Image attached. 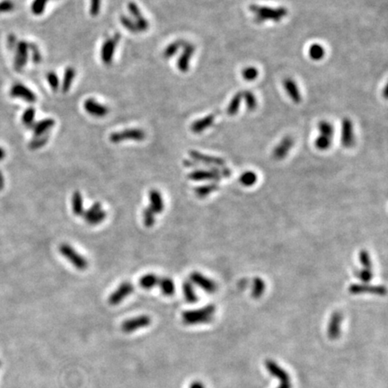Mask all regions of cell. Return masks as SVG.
<instances>
[{
  "instance_id": "obj_42",
  "label": "cell",
  "mask_w": 388,
  "mask_h": 388,
  "mask_svg": "<svg viewBox=\"0 0 388 388\" xmlns=\"http://www.w3.org/2000/svg\"><path fill=\"white\" fill-rule=\"evenodd\" d=\"M355 275L358 277V279H361L363 283H370V281L374 277L373 270L370 269H361L355 271Z\"/></svg>"
},
{
  "instance_id": "obj_2",
  "label": "cell",
  "mask_w": 388,
  "mask_h": 388,
  "mask_svg": "<svg viewBox=\"0 0 388 388\" xmlns=\"http://www.w3.org/2000/svg\"><path fill=\"white\" fill-rule=\"evenodd\" d=\"M217 308L213 304L193 309L184 311L182 315L183 324L186 325H198L209 324L214 319Z\"/></svg>"
},
{
  "instance_id": "obj_52",
  "label": "cell",
  "mask_w": 388,
  "mask_h": 388,
  "mask_svg": "<svg viewBox=\"0 0 388 388\" xmlns=\"http://www.w3.org/2000/svg\"><path fill=\"white\" fill-rule=\"evenodd\" d=\"M277 388H292V383H291V379H288V380H282V381H279V387Z\"/></svg>"
},
{
  "instance_id": "obj_6",
  "label": "cell",
  "mask_w": 388,
  "mask_h": 388,
  "mask_svg": "<svg viewBox=\"0 0 388 388\" xmlns=\"http://www.w3.org/2000/svg\"><path fill=\"white\" fill-rule=\"evenodd\" d=\"M146 132L141 129H126L122 131L112 133L110 135V141L115 144L125 140L143 141L146 138Z\"/></svg>"
},
{
  "instance_id": "obj_12",
  "label": "cell",
  "mask_w": 388,
  "mask_h": 388,
  "mask_svg": "<svg viewBox=\"0 0 388 388\" xmlns=\"http://www.w3.org/2000/svg\"><path fill=\"white\" fill-rule=\"evenodd\" d=\"M343 315L341 312H334L331 315L327 325V335L330 340H338L342 334V324Z\"/></svg>"
},
{
  "instance_id": "obj_9",
  "label": "cell",
  "mask_w": 388,
  "mask_h": 388,
  "mask_svg": "<svg viewBox=\"0 0 388 388\" xmlns=\"http://www.w3.org/2000/svg\"><path fill=\"white\" fill-rule=\"evenodd\" d=\"M191 282L198 286L205 292L214 294L218 290V284L214 280L199 271H192L190 275Z\"/></svg>"
},
{
  "instance_id": "obj_17",
  "label": "cell",
  "mask_w": 388,
  "mask_h": 388,
  "mask_svg": "<svg viewBox=\"0 0 388 388\" xmlns=\"http://www.w3.org/2000/svg\"><path fill=\"white\" fill-rule=\"evenodd\" d=\"M84 109L87 114L96 118H103L109 114L108 107L98 103L94 98H88L84 102Z\"/></svg>"
},
{
  "instance_id": "obj_41",
  "label": "cell",
  "mask_w": 388,
  "mask_h": 388,
  "mask_svg": "<svg viewBox=\"0 0 388 388\" xmlns=\"http://www.w3.org/2000/svg\"><path fill=\"white\" fill-rule=\"evenodd\" d=\"M143 221L146 228H152L155 225V213L152 211L149 207L143 210Z\"/></svg>"
},
{
  "instance_id": "obj_18",
  "label": "cell",
  "mask_w": 388,
  "mask_h": 388,
  "mask_svg": "<svg viewBox=\"0 0 388 388\" xmlns=\"http://www.w3.org/2000/svg\"><path fill=\"white\" fill-rule=\"evenodd\" d=\"M183 48V53L180 55L177 60V69L181 72L186 73L190 69V62L192 60V55L195 52V46L190 42H185Z\"/></svg>"
},
{
  "instance_id": "obj_16",
  "label": "cell",
  "mask_w": 388,
  "mask_h": 388,
  "mask_svg": "<svg viewBox=\"0 0 388 388\" xmlns=\"http://www.w3.org/2000/svg\"><path fill=\"white\" fill-rule=\"evenodd\" d=\"M10 96L14 98H21L29 104L35 103L37 100L35 94L21 83H16L12 86L10 89Z\"/></svg>"
},
{
  "instance_id": "obj_24",
  "label": "cell",
  "mask_w": 388,
  "mask_h": 388,
  "mask_svg": "<svg viewBox=\"0 0 388 388\" xmlns=\"http://www.w3.org/2000/svg\"><path fill=\"white\" fill-rule=\"evenodd\" d=\"M150 208L154 213H161L164 210V205L163 197L161 195L159 191L157 190H151L148 194Z\"/></svg>"
},
{
  "instance_id": "obj_20",
  "label": "cell",
  "mask_w": 388,
  "mask_h": 388,
  "mask_svg": "<svg viewBox=\"0 0 388 388\" xmlns=\"http://www.w3.org/2000/svg\"><path fill=\"white\" fill-rule=\"evenodd\" d=\"M128 10L130 14L132 15L133 18L135 19L134 22L136 23L137 32H146V31H147L148 28H149V23L143 16L138 5L136 3H134V2H129L128 4Z\"/></svg>"
},
{
  "instance_id": "obj_54",
  "label": "cell",
  "mask_w": 388,
  "mask_h": 388,
  "mask_svg": "<svg viewBox=\"0 0 388 388\" xmlns=\"http://www.w3.org/2000/svg\"><path fill=\"white\" fill-rule=\"evenodd\" d=\"M4 186H5V178H4V175L2 174V172L0 171V192L3 190Z\"/></svg>"
},
{
  "instance_id": "obj_34",
  "label": "cell",
  "mask_w": 388,
  "mask_h": 388,
  "mask_svg": "<svg viewBox=\"0 0 388 388\" xmlns=\"http://www.w3.org/2000/svg\"><path fill=\"white\" fill-rule=\"evenodd\" d=\"M257 180H258V176L254 171L244 172L239 177V182L243 186H246V187H250V186L255 185L257 183Z\"/></svg>"
},
{
  "instance_id": "obj_50",
  "label": "cell",
  "mask_w": 388,
  "mask_h": 388,
  "mask_svg": "<svg viewBox=\"0 0 388 388\" xmlns=\"http://www.w3.org/2000/svg\"><path fill=\"white\" fill-rule=\"evenodd\" d=\"M102 0H90V14L93 17L97 16L101 11Z\"/></svg>"
},
{
  "instance_id": "obj_13",
  "label": "cell",
  "mask_w": 388,
  "mask_h": 388,
  "mask_svg": "<svg viewBox=\"0 0 388 388\" xmlns=\"http://www.w3.org/2000/svg\"><path fill=\"white\" fill-rule=\"evenodd\" d=\"M134 290V286L131 282L125 281L121 284L118 288L111 294L108 302L111 306H117L124 301L126 297H129Z\"/></svg>"
},
{
  "instance_id": "obj_48",
  "label": "cell",
  "mask_w": 388,
  "mask_h": 388,
  "mask_svg": "<svg viewBox=\"0 0 388 388\" xmlns=\"http://www.w3.org/2000/svg\"><path fill=\"white\" fill-rule=\"evenodd\" d=\"M101 210H102V204H101L100 202H96L87 211H84L82 217L85 220H87L89 218H91L93 215L96 214L97 212H99Z\"/></svg>"
},
{
  "instance_id": "obj_38",
  "label": "cell",
  "mask_w": 388,
  "mask_h": 388,
  "mask_svg": "<svg viewBox=\"0 0 388 388\" xmlns=\"http://www.w3.org/2000/svg\"><path fill=\"white\" fill-rule=\"evenodd\" d=\"M243 98L245 99L247 109L249 111H255L257 108V100L254 93L251 91L242 92Z\"/></svg>"
},
{
  "instance_id": "obj_55",
  "label": "cell",
  "mask_w": 388,
  "mask_h": 388,
  "mask_svg": "<svg viewBox=\"0 0 388 388\" xmlns=\"http://www.w3.org/2000/svg\"><path fill=\"white\" fill-rule=\"evenodd\" d=\"M5 151L3 147H1L0 146V161H2V160L4 159L5 157Z\"/></svg>"
},
{
  "instance_id": "obj_19",
  "label": "cell",
  "mask_w": 388,
  "mask_h": 388,
  "mask_svg": "<svg viewBox=\"0 0 388 388\" xmlns=\"http://www.w3.org/2000/svg\"><path fill=\"white\" fill-rule=\"evenodd\" d=\"M294 146V138L291 136H285L272 150V157L277 161L285 159Z\"/></svg>"
},
{
  "instance_id": "obj_33",
  "label": "cell",
  "mask_w": 388,
  "mask_h": 388,
  "mask_svg": "<svg viewBox=\"0 0 388 388\" xmlns=\"http://www.w3.org/2000/svg\"><path fill=\"white\" fill-rule=\"evenodd\" d=\"M308 55H309L311 60H315V61H319V60L324 59V55H325V50H324V47L321 45V44L314 43L308 49Z\"/></svg>"
},
{
  "instance_id": "obj_53",
  "label": "cell",
  "mask_w": 388,
  "mask_h": 388,
  "mask_svg": "<svg viewBox=\"0 0 388 388\" xmlns=\"http://www.w3.org/2000/svg\"><path fill=\"white\" fill-rule=\"evenodd\" d=\"M190 388H205V386L201 381H194L191 384Z\"/></svg>"
},
{
  "instance_id": "obj_14",
  "label": "cell",
  "mask_w": 388,
  "mask_h": 388,
  "mask_svg": "<svg viewBox=\"0 0 388 388\" xmlns=\"http://www.w3.org/2000/svg\"><path fill=\"white\" fill-rule=\"evenodd\" d=\"M189 155L192 160H195L197 162H201L202 164L210 165L212 167H224L226 166V161L219 156L214 155H206L197 150L189 151Z\"/></svg>"
},
{
  "instance_id": "obj_47",
  "label": "cell",
  "mask_w": 388,
  "mask_h": 388,
  "mask_svg": "<svg viewBox=\"0 0 388 388\" xmlns=\"http://www.w3.org/2000/svg\"><path fill=\"white\" fill-rule=\"evenodd\" d=\"M29 50L31 51L32 54V60L33 63L39 64L41 61V53L38 46L34 42H29Z\"/></svg>"
},
{
  "instance_id": "obj_28",
  "label": "cell",
  "mask_w": 388,
  "mask_h": 388,
  "mask_svg": "<svg viewBox=\"0 0 388 388\" xmlns=\"http://www.w3.org/2000/svg\"><path fill=\"white\" fill-rule=\"evenodd\" d=\"M183 296L185 300L190 303V304H195L198 301V296H197L195 288L193 287V284L186 280L184 281L183 285Z\"/></svg>"
},
{
  "instance_id": "obj_51",
  "label": "cell",
  "mask_w": 388,
  "mask_h": 388,
  "mask_svg": "<svg viewBox=\"0 0 388 388\" xmlns=\"http://www.w3.org/2000/svg\"><path fill=\"white\" fill-rule=\"evenodd\" d=\"M17 42H18L17 38L13 33H10L9 35L6 38V43H7V47H8V49L10 50H14Z\"/></svg>"
},
{
  "instance_id": "obj_46",
  "label": "cell",
  "mask_w": 388,
  "mask_h": 388,
  "mask_svg": "<svg viewBox=\"0 0 388 388\" xmlns=\"http://www.w3.org/2000/svg\"><path fill=\"white\" fill-rule=\"evenodd\" d=\"M46 78H47V81L49 83L50 88L54 92L58 91L59 87H60V79H59V77L57 76V74L51 71V72L47 74Z\"/></svg>"
},
{
  "instance_id": "obj_37",
  "label": "cell",
  "mask_w": 388,
  "mask_h": 388,
  "mask_svg": "<svg viewBox=\"0 0 388 388\" xmlns=\"http://www.w3.org/2000/svg\"><path fill=\"white\" fill-rule=\"evenodd\" d=\"M359 260L361 262L362 269L373 270V262L371 260L370 253L367 250H361L359 254Z\"/></svg>"
},
{
  "instance_id": "obj_39",
  "label": "cell",
  "mask_w": 388,
  "mask_h": 388,
  "mask_svg": "<svg viewBox=\"0 0 388 388\" xmlns=\"http://www.w3.org/2000/svg\"><path fill=\"white\" fill-rule=\"evenodd\" d=\"M48 2L49 0H33L31 5L32 14L34 15H41L43 14Z\"/></svg>"
},
{
  "instance_id": "obj_43",
  "label": "cell",
  "mask_w": 388,
  "mask_h": 388,
  "mask_svg": "<svg viewBox=\"0 0 388 388\" xmlns=\"http://www.w3.org/2000/svg\"><path fill=\"white\" fill-rule=\"evenodd\" d=\"M259 75L258 69L255 67H247L242 70V77L247 81H254L256 80Z\"/></svg>"
},
{
  "instance_id": "obj_7",
  "label": "cell",
  "mask_w": 388,
  "mask_h": 388,
  "mask_svg": "<svg viewBox=\"0 0 388 388\" xmlns=\"http://www.w3.org/2000/svg\"><path fill=\"white\" fill-rule=\"evenodd\" d=\"M121 34L116 33L113 37H109L105 40L101 49V59L104 64L109 66L114 60L115 50L119 43Z\"/></svg>"
},
{
  "instance_id": "obj_40",
  "label": "cell",
  "mask_w": 388,
  "mask_h": 388,
  "mask_svg": "<svg viewBox=\"0 0 388 388\" xmlns=\"http://www.w3.org/2000/svg\"><path fill=\"white\" fill-rule=\"evenodd\" d=\"M49 141V135H44V136H41V137H33V139H32V141L29 143V148L31 150H36L39 148H41L42 146H45L47 144V142Z\"/></svg>"
},
{
  "instance_id": "obj_3",
  "label": "cell",
  "mask_w": 388,
  "mask_h": 388,
  "mask_svg": "<svg viewBox=\"0 0 388 388\" xmlns=\"http://www.w3.org/2000/svg\"><path fill=\"white\" fill-rule=\"evenodd\" d=\"M231 175V170L227 166L224 167H211L210 169H199L192 171L188 175V178L192 181L202 182V181H210L216 182L221 178L229 177Z\"/></svg>"
},
{
  "instance_id": "obj_29",
  "label": "cell",
  "mask_w": 388,
  "mask_h": 388,
  "mask_svg": "<svg viewBox=\"0 0 388 388\" xmlns=\"http://www.w3.org/2000/svg\"><path fill=\"white\" fill-rule=\"evenodd\" d=\"M159 277L154 273H148L142 276L139 279V285L142 288L149 290L151 288H154L156 285H158L159 281Z\"/></svg>"
},
{
  "instance_id": "obj_22",
  "label": "cell",
  "mask_w": 388,
  "mask_h": 388,
  "mask_svg": "<svg viewBox=\"0 0 388 388\" xmlns=\"http://www.w3.org/2000/svg\"><path fill=\"white\" fill-rule=\"evenodd\" d=\"M215 119H216L215 114L206 115L205 117L197 120L192 123V125H191V130L195 134L203 132L207 129L212 126V124H214Z\"/></svg>"
},
{
  "instance_id": "obj_36",
  "label": "cell",
  "mask_w": 388,
  "mask_h": 388,
  "mask_svg": "<svg viewBox=\"0 0 388 388\" xmlns=\"http://www.w3.org/2000/svg\"><path fill=\"white\" fill-rule=\"evenodd\" d=\"M35 118V109L33 107H29L23 112L22 115V123L27 128H32L34 125Z\"/></svg>"
},
{
  "instance_id": "obj_1",
  "label": "cell",
  "mask_w": 388,
  "mask_h": 388,
  "mask_svg": "<svg viewBox=\"0 0 388 388\" xmlns=\"http://www.w3.org/2000/svg\"><path fill=\"white\" fill-rule=\"evenodd\" d=\"M249 10L255 15L256 23H262L267 21H271L274 23H279L284 17L288 15V11L285 6L270 7L265 5H249Z\"/></svg>"
},
{
  "instance_id": "obj_32",
  "label": "cell",
  "mask_w": 388,
  "mask_h": 388,
  "mask_svg": "<svg viewBox=\"0 0 388 388\" xmlns=\"http://www.w3.org/2000/svg\"><path fill=\"white\" fill-rule=\"evenodd\" d=\"M266 290V283L261 278L256 277L254 279V284L252 288V297L254 298H260Z\"/></svg>"
},
{
  "instance_id": "obj_27",
  "label": "cell",
  "mask_w": 388,
  "mask_h": 388,
  "mask_svg": "<svg viewBox=\"0 0 388 388\" xmlns=\"http://www.w3.org/2000/svg\"><path fill=\"white\" fill-rule=\"evenodd\" d=\"M75 78H76V69H74L73 67H68L65 69L62 86H61V89L63 93H68L69 91Z\"/></svg>"
},
{
  "instance_id": "obj_26",
  "label": "cell",
  "mask_w": 388,
  "mask_h": 388,
  "mask_svg": "<svg viewBox=\"0 0 388 388\" xmlns=\"http://www.w3.org/2000/svg\"><path fill=\"white\" fill-rule=\"evenodd\" d=\"M158 285H159L161 292L163 293L164 296L171 297L175 292V285H174V280L171 278H168V277L160 278Z\"/></svg>"
},
{
  "instance_id": "obj_15",
  "label": "cell",
  "mask_w": 388,
  "mask_h": 388,
  "mask_svg": "<svg viewBox=\"0 0 388 388\" xmlns=\"http://www.w3.org/2000/svg\"><path fill=\"white\" fill-rule=\"evenodd\" d=\"M342 145L346 148H352L355 145V134L353 123L349 118H344L342 123Z\"/></svg>"
},
{
  "instance_id": "obj_8",
  "label": "cell",
  "mask_w": 388,
  "mask_h": 388,
  "mask_svg": "<svg viewBox=\"0 0 388 388\" xmlns=\"http://www.w3.org/2000/svg\"><path fill=\"white\" fill-rule=\"evenodd\" d=\"M151 323H152V319L149 315H142L124 321L122 324L121 328L124 334H132L139 329L146 328L147 326H149Z\"/></svg>"
},
{
  "instance_id": "obj_31",
  "label": "cell",
  "mask_w": 388,
  "mask_h": 388,
  "mask_svg": "<svg viewBox=\"0 0 388 388\" xmlns=\"http://www.w3.org/2000/svg\"><path fill=\"white\" fill-rule=\"evenodd\" d=\"M185 42L186 41H183V40H176V41H173L172 43H170L169 45L164 49V52H163V57H164V59L169 60L173 56L177 53V51L181 48H183L184 44H185Z\"/></svg>"
},
{
  "instance_id": "obj_21",
  "label": "cell",
  "mask_w": 388,
  "mask_h": 388,
  "mask_svg": "<svg viewBox=\"0 0 388 388\" xmlns=\"http://www.w3.org/2000/svg\"><path fill=\"white\" fill-rule=\"evenodd\" d=\"M283 87L288 97L292 100L294 104H300L302 101L301 94L298 89L297 83L291 78L284 79Z\"/></svg>"
},
{
  "instance_id": "obj_4",
  "label": "cell",
  "mask_w": 388,
  "mask_h": 388,
  "mask_svg": "<svg viewBox=\"0 0 388 388\" xmlns=\"http://www.w3.org/2000/svg\"><path fill=\"white\" fill-rule=\"evenodd\" d=\"M319 135L315 138V146L318 150L325 151L330 148L334 140V127L328 121H321L318 124Z\"/></svg>"
},
{
  "instance_id": "obj_45",
  "label": "cell",
  "mask_w": 388,
  "mask_h": 388,
  "mask_svg": "<svg viewBox=\"0 0 388 388\" xmlns=\"http://www.w3.org/2000/svg\"><path fill=\"white\" fill-rule=\"evenodd\" d=\"M107 217V214L105 212V210H101L99 212H97L96 214L93 215L91 218L86 220L87 223L91 226H96V225L100 224L102 223Z\"/></svg>"
},
{
  "instance_id": "obj_49",
  "label": "cell",
  "mask_w": 388,
  "mask_h": 388,
  "mask_svg": "<svg viewBox=\"0 0 388 388\" xmlns=\"http://www.w3.org/2000/svg\"><path fill=\"white\" fill-rule=\"evenodd\" d=\"M14 9V3L12 0H3L0 2V14L9 13Z\"/></svg>"
},
{
  "instance_id": "obj_5",
  "label": "cell",
  "mask_w": 388,
  "mask_h": 388,
  "mask_svg": "<svg viewBox=\"0 0 388 388\" xmlns=\"http://www.w3.org/2000/svg\"><path fill=\"white\" fill-rule=\"evenodd\" d=\"M60 254L64 256L69 262H71L75 266V268L79 270H85L88 267V261L87 259L78 254V252L74 249L73 247L69 246V244H61L60 247Z\"/></svg>"
},
{
  "instance_id": "obj_35",
  "label": "cell",
  "mask_w": 388,
  "mask_h": 388,
  "mask_svg": "<svg viewBox=\"0 0 388 388\" xmlns=\"http://www.w3.org/2000/svg\"><path fill=\"white\" fill-rule=\"evenodd\" d=\"M72 210L74 214L77 216H82L84 213V206H83V197L81 192H75L72 196Z\"/></svg>"
},
{
  "instance_id": "obj_30",
  "label": "cell",
  "mask_w": 388,
  "mask_h": 388,
  "mask_svg": "<svg viewBox=\"0 0 388 388\" xmlns=\"http://www.w3.org/2000/svg\"><path fill=\"white\" fill-rule=\"evenodd\" d=\"M243 95L242 92H238L235 96L232 97V99L229 102V106L227 108V113L229 116H235L238 113L240 105L242 102Z\"/></svg>"
},
{
  "instance_id": "obj_56",
  "label": "cell",
  "mask_w": 388,
  "mask_h": 388,
  "mask_svg": "<svg viewBox=\"0 0 388 388\" xmlns=\"http://www.w3.org/2000/svg\"><path fill=\"white\" fill-rule=\"evenodd\" d=\"M1 365H2V362H1V361H0V367H1Z\"/></svg>"
},
{
  "instance_id": "obj_11",
  "label": "cell",
  "mask_w": 388,
  "mask_h": 388,
  "mask_svg": "<svg viewBox=\"0 0 388 388\" xmlns=\"http://www.w3.org/2000/svg\"><path fill=\"white\" fill-rule=\"evenodd\" d=\"M29 42L18 41L14 48V68L17 72L23 70L28 61Z\"/></svg>"
},
{
  "instance_id": "obj_44",
  "label": "cell",
  "mask_w": 388,
  "mask_h": 388,
  "mask_svg": "<svg viewBox=\"0 0 388 388\" xmlns=\"http://www.w3.org/2000/svg\"><path fill=\"white\" fill-rule=\"evenodd\" d=\"M120 21H121V23L124 25V27L126 28L129 32H133V33L138 32H137L136 23H135V22H134L133 20H131L129 17H128V16H126V15H124V14H122V15L120 16Z\"/></svg>"
},
{
  "instance_id": "obj_25",
  "label": "cell",
  "mask_w": 388,
  "mask_h": 388,
  "mask_svg": "<svg viewBox=\"0 0 388 388\" xmlns=\"http://www.w3.org/2000/svg\"><path fill=\"white\" fill-rule=\"evenodd\" d=\"M219 189V185L216 182H211V183H207L204 185H201L194 190V192L196 196L200 199H204L208 196H210L211 193L217 192Z\"/></svg>"
},
{
  "instance_id": "obj_10",
  "label": "cell",
  "mask_w": 388,
  "mask_h": 388,
  "mask_svg": "<svg viewBox=\"0 0 388 388\" xmlns=\"http://www.w3.org/2000/svg\"><path fill=\"white\" fill-rule=\"evenodd\" d=\"M349 292L352 295L372 294L377 296H386L387 288L380 285H370L369 283L352 284L349 287Z\"/></svg>"
},
{
  "instance_id": "obj_23",
  "label": "cell",
  "mask_w": 388,
  "mask_h": 388,
  "mask_svg": "<svg viewBox=\"0 0 388 388\" xmlns=\"http://www.w3.org/2000/svg\"><path fill=\"white\" fill-rule=\"evenodd\" d=\"M55 125V121L53 119L41 120L36 124H34L32 127L33 137H41L47 135L50 131V129L53 128Z\"/></svg>"
}]
</instances>
